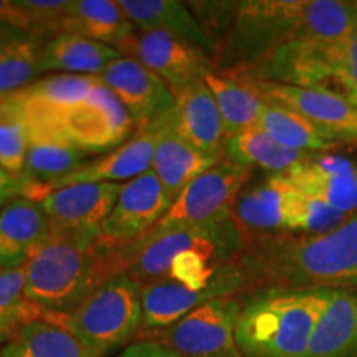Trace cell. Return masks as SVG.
I'll use <instances>...</instances> for the list:
<instances>
[{
  "label": "cell",
  "mask_w": 357,
  "mask_h": 357,
  "mask_svg": "<svg viewBox=\"0 0 357 357\" xmlns=\"http://www.w3.org/2000/svg\"><path fill=\"white\" fill-rule=\"evenodd\" d=\"M247 291L357 289V212L324 235L280 234L245 242L238 258Z\"/></svg>",
  "instance_id": "1"
},
{
  "label": "cell",
  "mask_w": 357,
  "mask_h": 357,
  "mask_svg": "<svg viewBox=\"0 0 357 357\" xmlns=\"http://www.w3.org/2000/svg\"><path fill=\"white\" fill-rule=\"evenodd\" d=\"M25 298L52 314H70L116 275L100 229H55L25 265Z\"/></svg>",
  "instance_id": "2"
},
{
  "label": "cell",
  "mask_w": 357,
  "mask_h": 357,
  "mask_svg": "<svg viewBox=\"0 0 357 357\" xmlns=\"http://www.w3.org/2000/svg\"><path fill=\"white\" fill-rule=\"evenodd\" d=\"M333 289H257L242 294L235 337L243 357H306Z\"/></svg>",
  "instance_id": "3"
},
{
  "label": "cell",
  "mask_w": 357,
  "mask_h": 357,
  "mask_svg": "<svg viewBox=\"0 0 357 357\" xmlns=\"http://www.w3.org/2000/svg\"><path fill=\"white\" fill-rule=\"evenodd\" d=\"M208 248L236 260L245 248L234 218L200 227H154L146 235L124 245H111L116 275H126L137 287L166 280L174 258L184 250Z\"/></svg>",
  "instance_id": "4"
},
{
  "label": "cell",
  "mask_w": 357,
  "mask_h": 357,
  "mask_svg": "<svg viewBox=\"0 0 357 357\" xmlns=\"http://www.w3.org/2000/svg\"><path fill=\"white\" fill-rule=\"evenodd\" d=\"M305 0H242L218 47L215 68L225 75L243 73L291 40L301 20Z\"/></svg>",
  "instance_id": "5"
},
{
  "label": "cell",
  "mask_w": 357,
  "mask_h": 357,
  "mask_svg": "<svg viewBox=\"0 0 357 357\" xmlns=\"http://www.w3.org/2000/svg\"><path fill=\"white\" fill-rule=\"evenodd\" d=\"M63 316V328L95 357L124 344L142 326L141 288L126 275H114Z\"/></svg>",
  "instance_id": "6"
},
{
  "label": "cell",
  "mask_w": 357,
  "mask_h": 357,
  "mask_svg": "<svg viewBox=\"0 0 357 357\" xmlns=\"http://www.w3.org/2000/svg\"><path fill=\"white\" fill-rule=\"evenodd\" d=\"M24 108L29 121V149L20 177V197L38 202L55 182L91 160L93 154L79 149L66 136L55 113L29 105Z\"/></svg>",
  "instance_id": "7"
},
{
  "label": "cell",
  "mask_w": 357,
  "mask_h": 357,
  "mask_svg": "<svg viewBox=\"0 0 357 357\" xmlns=\"http://www.w3.org/2000/svg\"><path fill=\"white\" fill-rule=\"evenodd\" d=\"M252 176L253 169L222 158L182 189L155 227L176 229L230 220L235 200Z\"/></svg>",
  "instance_id": "8"
},
{
  "label": "cell",
  "mask_w": 357,
  "mask_h": 357,
  "mask_svg": "<svg viewBox=\"0 0 357 357\" xmlns=\"http://www.w3.org/2000/svg\"><path fill=\"white\" fill-rule=\"evenodd\" d=\"M240 310L242 294L217 298L151 337L182 357H243L235 337Z\"/></svg>",
  "instance_id": "9"
},
{
  "label": "cell",
  "mask_w": 357,
  "mask_h": 357,
  "mask_svg": "<svg viewBox=\"0 0 357 357\" xmlns=\"http://www.w3.org/2000/svg\"><path fill=\"white\" fill-rule=\"evenodd\" d=\"M270 105H278L305 116L326 137L346 149H357V106L328 88H303L291 84L238 78Z\"/></svg>",
  "instance_id": "10"
},
{
  "label": "cell",
  "mask_w": 357,
  "mask_h": 357,
  "mask_svg": "<svg viewBox=\"0 0 357 357\" xmlns=\"http://www.w3.org/2000/svg\"><path fill=\"white\" fill-rule=\"evenodd\" d=\"M346 40L341 43H329L294 35L257 66L230 77L303 88L331 89L341 63Z\"/></svg>",
  "instance_id": "11"
},
{
  "label": "cell",
  "mask_w": 357,
  "mask_h": 357,
  "mask_svg": "<svg viewBox=\"0 0 357 357\" xmlns=\"http://www.w3.org/2000/svg\"><path fill=\"white\" fill-rule=\"evenodd\" d=\"M52 113L58 116L66 136L93 155L111 153L124 144L136 129L131 114L105 83L79 105Z\"/></svg>",
  "instance_id": "12"
},
{
  "label": "cell",
  "mask_w": 357,
  "mask_h": 357,
  "mask_svg": "<svg viewBox=\"0 0 357 357\" xmlns=\"http://www.w3.org/2000/svg\"><path fill=\"white\" fill-rule=\"evenodd\" d=\"M139 288L142 326L155 331L169 328L205 303L243 294L247 291V281L235 260L223 265L212 283L204 289H192L172 280L154 281Z\"/></svg>",
  "instance_id": "13"
},
{
  "label": "cell",
  "mask_w": 357,
  "mask_h": 357,
  "mask_svg": "<svg viewBox=\"0 0 357 357\" xmlns=\"http://www.w3.org/2000/svg\"><path fill=\"white\" fill-rule=\"evenodd\" d=\"M118 50L158 75L172 93L217 70L207 53L164 32L136 30Z\"/></svg>",
  "instance_id": "14"
},
{
  "label": "cell",
  "mask_w": 357,
  "mask_h": 357,
  "mask_svg": "<svg viewBox=\"0 0 357 357\" xmlns=\"http://www.w3.org/2000/svg\"><path fill=\"white\" fill-rule=\"evenodd\" d=\"M174 200L153 169L123 184L113 211L101 223L100 236L108 245L137 240L162 220Z\"/></svg>",
  "instance_id": "15"
},
{
  "label": "cell",
  "mask_w": 357,
  "mask_h": 357,
  "mask_svg": "<svg viewBox=\"0 0 357 357\" xmlns=\"http://www.w3.org/2000/svg\"><path fill=\"white\" fill-rule=\"evenodd\" d=\"M100 78L131 114L136 129L154 126L176 108V96L167 84L129 56L109 63Z\"/></svg>",
  "instance_id": "16"
},
{
  "label": "cell",
  "mask_w": 357,
  "mask_h": 357,
  "mask_svg": "<svg viewBox=\"0 0 357 357\" xmlns=\"http://www.w3.org/2000/svg\"><path fill=\"white\" fill-rule=\"evenodd\" d=\"M293 192L294 187L283 174L250 177L231 211V218L245 236V242L260 236L288 234Z\"/></svg>",
  "instance_id": "17"
},
{
  "label": "cell",
  "mask_w": 357,
  "mask_h": 357,
  "mask_svg": "<svg viewBox=\"0 0 357 357\" xmlns=\"http://www.w3.org/2000/svg\"><path fill=\"white\" fill-rule=\"evenodd\" d=\"M283 176L303 194L324 200L349 215L357 212V149L312 154Z\"/></svg>",
  "instance_id": "18"
},
{
  "label": "cell",
  "mask_w": 357,
  "mask_h": 357,
  "mask_svg": "<svg viewBox=\"0 0 357 357\" xmlns=\"http://www.w3.org/2000/svg\"><path fill=\"white\" fill-rule=\"evenodd\" d=\"M123 184H75L48 192L38 200L55 229H100L113 211Z\"/></svg>",
  "instance_id": "19"
},
{
  "label": "cell",
  "mask_w": 357,
  "mask_h": 357,
  "mask_svg": "<svg viewBox=\"0 0 357 357\" xmlns=\"http://www.w3.org/2000/svg\"><path fill=\"white\" fill-rule=\"evenodd\" d=\"M52 230L40 204L25 197L7 200L0 208V270L25 266Z\"/></svg>",
  "instance_id": "20"
},
{
  "label": "cell",
  "mask_w": 357,
  "mask_h": 357,
  "mask_svg": "<svg viewBox=\"0 0 357 357\" xmlns=\"http://www.w3.org/2000/svg\"><path fill=\"white\" fill-rule=\"evenodd\" d=\"M176 108L172 121L184 139L211 158H225V131L220 111L204 79L190 83L174 93Z\"/></svg>",
  "instance_id": "21"
},
{
  "label": "cell",
  "mask_w": 357,
  "mask_h": 357,
  "mask_svg": "<svg viewBox=\"0 0 357 357\" xmlns=\"http://www.w3.org/2000/svg\"><path fill=\"white\" fill-rule=\"evenodd\" d=\"M154 151V129H136L124 144L116 147L111 153L101 154V158L88 160L75 172L55 182L48 192L75 184H100V182L121 184L123 181L129 182L134 177L153 169Z\"/></svg>",
  "instance_id": "22"
},
{
  "label": "cell",
  "mask_w": 357,
  "mask_h": 357,
  "mask_svg": "<svg viewBox=\"0 0 357 357\" xmlns=\"http://www.w3.org/2000/svg\"><path fill=\"white\" fill-rule=\"evenodd\" d=\"M155 151L153 171L172 200L200 174L215 166L220 159L200 153L174 128L172 113L164 116L154 126Z\"/></svg>",
  "instance_id": "23"
},
{
  "label": "cell",
  "mask_w": 357,
  "mask_h": 357,
  "mask_svg": "<svg viewBox=\"0 0 357 357\" xmlns=\"http://www.w3.org/2000/svg\"><path fill=\"white\" fill-rule=\"evenodd\" d=\"M129 20L142 32H164L184 40L213 60V48L185 2L178 0H118Z\"/></svg>",
  "instance_id": "24"
},
{
  "label": "cell",
  "mask_w": 357,
  "mask_h": 357,
  "mask_svg": "<svg viewBox=\"0 0 357 357\" xmlns=\"http://www.w3.org/2000/svg\"><path fill=\"white\" fill-rule=\"evenodd\" d=\"M306 357H357V289H333Z\"/></svg>",
  "instance_id": "25"
},
{
  "label": "cell",
  "mask_w": 357,
  "mask_h": 357,
  "mask_svg": "<svg viewBox=\"0 0 357 357\" xmlns=\"http://www.w3.org/2000/svg\"><path fill=\"white\" fill-rule=\"evenodd\" d=\"M136 30V25L114 0H70L61 20V33L79 35L116 50Z\"/></svg>",
  "instance_id": "26"
},
{
  "label": "cell",
  "mask_w": 357,
  "mask_h": 357,
  "mask_svg": "<svg viewBox=\"0 0 357 357\" xmlns=\"http://www.w3.org/2000/svg\"><path fill=\"white\" fill-rule=\"evenodd\" d=\"M123 53L109 45L75 33H60L48 40L42 50V73L100 77Z\"/></svg>",
  "instance_id": "27"
},
{
  "label": "cell",
  "mask_w": 357,
  "mask_h": 357,
  "mask_svg": "<svg viewBox=\"0 0 357 357\" xmlns=\"http://www.w3.org/2000/svg\"><path fill=\"white\" fill-rule=\"evenodd\" d=\"M223 151L225 158L245 167L260 169L265 174H283L312 155L281 144L260 126L248 128L227 137Z\"/></svg>",
  "instance_id": "28"
},
{
  "label": "cell",
  "mask_w": 357,
  "mask_h": 357,
  "mask_svg": "<svg viewBox=\"0 0 357 357\" xmlns=\"http://www.w3.org/2000/svg\"><path fill=\"white\" fill-rule=\"evenodd\" d=\"M48 40L0 25V95L20 91L42 73V50Z\"/></svg>",
  "instance_id": "29"
},
{
  "label": "cell",
  "mask_w": 357,
  "mask_h": 357,
  "mask_svg": "<svg viewBox=\"0 0 357 357\" xmlns=\"http://www.w3.org/2000/svg\"><path fill=\"white\" fill-rule=\"evenodd\" d=\"M0 357H95L68 329L47 319L19 326L0 347Z\"/></svg>",
  "instance_id": "30"
},
{
  "label": "cell",
  "mask_w": 357,
  "mask_h": 357,
  "mask_svg": "<svg viewBox=\"0 0 357 357\" xmlns=\"http://www.w3.org/2000/svg\"><path fill=\"white\" fill-rule=\"evenodd\" d=\"M204 82L220 111L225 139L257 126L266 102L252 88L218 70L205 75Z\"/></svg>",
  "instance_id": "31"
},
{
  "label": "cell",
  "mask_w": 357,
  "mask_h": 357,
  "mask_svg": "<svg viewBox=\"0 0 357 357\" xmlns=\"http://www.w3.org/2000/svg\"><path fill=\"white\" fill-rule=\"evenodd\" d=\"M257 126L265 129L281 144L291 147V149L303 151V153L321 154L346 149V147H341L329 137H326L305 116L278 105L266 102Z\"/></svg>",
  "instance_id": "32"
},
{
  "label": "cell",
  "mask_w": 357,
  "mask_h": 357,
  "mask_svg": "<svg viewBox=\"0 0 357 357\" xmlns=\"http://www.w3.org/2000/svg\"><path fill=\"white\" fill-rule=\"evenodd\" d=\"M102 84L100 77L88 75H52L15 91L22 102L48 111H63L86 100Z\"/></svg>",
  "instance_id": "33"
},
{
  "label": "cell",
  "mask_w": 357,
  "mask_h": 357,
  "mask_svg": "<svg viewBox=\"0 0 357 357\" xmlns=\"http://www.w3.org/2000/svg\"><path fill=\"white\" fill-rule=\"evenodd\" d=\"M29 149V121L17 93L0 95V166L13 178L24 174Z\"/></svg>",
  "instance_id": "34"
},
{
  "label": "cell",
  "mask_w": 357,
  "mask_h": 357,
  "mask_svg": "<svg viewBox=\"0 0 357 357\" xmlns=\"http://www.w3.org/2000/svg\"><path fill=\"white\" fill-rule=\"evenodd\" d=\"M349 213L339 211L324 200L303 194L294 187L289 204L288 234L324 235L337 230L349 220Z\"/></svg>",
  "instance_id": "35"
},
{
  "label": "cell",
  "mask_w": 357,
  "mask_h": 357,
  "mask_svg": "<svg viewBox=\"0 0 357 357\" xmlns=\"http://www.w3.org/2000/svg\"><path fill=\"white\" fill-rule=\"evenodd\" d=\"M26 268L0 270V324L12 331L29 321L37 319L38 306L25 298Z\"/></svg>",
  "instance_id": "36"
},
{
  "label": "cell",
  "mask_w": 357,
  "mask_h": 357,
  "mask_svg": "<svg viewBox=\"0 0 357 357\" xmlns=\"http://www.w3.org/2000/svg\"><path fill=\"white\" fill-rule=\"evenodd\" d=\"M213 48V60L234 19L236 2H185Z\"/></svg>",
  "instance_id": "37"
},
{
  "label": "cell",
  "mask_w": 357,
  "mask_h": 357,
  "mask_svg": "<svg viewBox=\"0 0 357 357\" xmlns=\"http://www.w3.org/2000/svg\"><path fill=\"white\" fill-rule=\"evenodd\" d=\"M331 89L357 106V19L344 43V52Z\"/></svg>",
  "instance_id": "38"
},
{
  "label": "cell",
  "mask_w": 357,
  "mask_h": 357,
  "mask_svg": "<svg viewBox=\"0 0 357 357\" xmlns=\"http://www.w3.org/2000/svg\"><path fill=\"white\" fill-rule=\"evenodd\" d=\"M0 25L33 33V22L20 0H0ZM35 35V33H33Z\"/></svg>",
  "instance_id": "39"
},
{
  "label": "cell",
  "mask_w": 357,
  "mask_h": 357,
  "mask_svg": "<svg viewBox=\"0 0 357 357\" xmlns=\"http://www.w3.org/2000/svg\"><path fill=\"white\" fill-rule=\"evenodd\" d=\"M116 357H182L177 352H174L169 347L159 344L154 341H142L137 344L129 346L126 351H123L121 354Z\"/></svg>",
  "instance_id": "40"
},
{
  "label": "cell",
  "mask_w": 357,
  "mask_h": 357,
  "mask_svg": "<svg viewBox=\"0 0 357 357\" xmlns=\"http://www.w3.org/2000/svg\"><path fill=\"white\" fill-rule=\"evenodd\" d=\"M20 178H13L10 174H7L3 171V167L0 166V205L6 204L7 200L13 199V195L20 197Z\"/></svg>",
  "instance_id": "41"
},
{
  "label": "cell",
  "mask_w": 357,
  "mask_h": 357,
  "mask_svg": "<svg viewBox=\"0 0 357 357\" xmlns=\"http://www.w3.org/2000/svg\"><path fill=\"white\" fill-rule=\"evenodd\" d=\"M13 331H12L10 328H7V326L0 324V341H3V339H6V337H10Z\"/></svg>",
  "instance_id": "42"
},
{
  "label": "cell",
  "mask_w": 357,
  "mask_h": 357,
  "mask_svg": "<svg viewBox=\"0 0 357 357\" xmlns=\"http://www.w3.org/2000/svg\"><path fill=\"white\" fill-rule=\"evenodd\" d=\"M0 208H2V207H0Z\"/></svg>",
  "instance_id": "43"
}]
</instances>
